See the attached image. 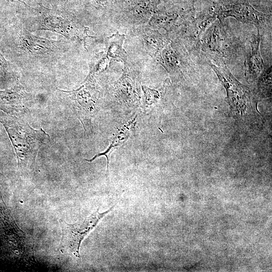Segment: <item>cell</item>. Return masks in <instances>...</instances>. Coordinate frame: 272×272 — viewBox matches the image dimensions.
<instances>
[{
	"mask_svg": "<svg viewBox=\"0 0 272 272\" xmlns=\"http://www.w3.org/2000/svg\"><path fill=\"white\" fill-rule=\"evenodd\" d=\"M208 62L225 87L230 105L232 107H244L250 99L249 89L237 80L223 62L216 65L210 60Z\"/></svg>",
	"mask_w": 272,
	"mask_h": 272,
	"instance_id": "5",
	"label": "cell"
},
{
	"mask_svg": "<svg viewBox=\"0 0 272 272\" xmlns=\"http://www.w3.org/2000/svg\"><path fill=\"white\" fill-rule=\"evenodd\" d=\"M136 34L144 49L157 61L160 56L161 51L170 43L167 35L162 34L156 29L150 27L139 29Z\"/></svg>",
	"mask_w": 272,
	"mask_h": 272,
	"instance_id": "8",
	"label": "cell"
},
{
	"mask_svg": "<svg viewBox=\"0 0 272 272\" xmlns=\"http://www.w3.org/2000/svg\"><path fill=\"white\" fill-rule=\"evenodd\" d=\"M124 39V35L116 32L106 37L105 44L108 57L120 60L126 65L127 54L123 47Z\"/></svg>",
	"mask_w": 272,
	"mask_h": 272,
	"instance_id": "12",
	"label": "cell"
},
{
	"mask_svg": "<svg viewBox=\"0 0 272 272\" xmlns=\"http://www.w3.org/2000/svg\"><path fill=\"white\" fill-rule=\"evenodd\" d=\"M212 11L220 21L227 17L254 25L258 30L262 29L269 16L255 10L247 0H224L214 3Z\"/></svg>",
	"mask_w": 272,
	"mask_h": 272,
	"instance_id": "3",
	"label": "cell"
},
{
	"mask_svg": "<svg viewBox=\"0 0 272 272\" xmlns=\"http://www.w3.org/2000/svg\"><path fill=\"white\" fill-rule=\"evenodd\" d=\"M219 23L213 24L207 31L202 42V49L209 54L222 56L224 53V40Z\"/></svg>",
	"mask_w": 272,
	"mask_h": 272,
	"instance_id": "11",
	"label": "cell"
},
{
	"mask_svg": "<svg viewBox=\"0 0 272 272\" xmlns=\"http://www.w3.org/2000/svg\"><path fill=\"white\" fill-rule=\"evenodd\" d=\"M117 97L128 105L139 102L141 98L140 85L136 76L124 65L121 77L114 84Z\"/></svg>",
	"mask_w": 272,
	"mask_h": 272,
	"instance_id": "6",
	"label": "cell"
},
{
	"mask_svg": "<svg viewBox=\"0 0 272 272\" xmlns=\"http://www.w3.org/2000/svg\"><path fill=\"white\" fill-rule=\"evenodd\" d=\"M161 1V0H160Z\"/></svg>",
	"mask_w": 272,
	"mask_h": 272,
	"instance_id": "17",
	"label": "cell"
},
{
	"mask_svg": "<svg viewBox=\"0 0 272 272\" xmlns=\"http://www.w3.org/2000/svg\"><path fill=\"white\" fill-rule=\"evenodd\" d=\"M179 17L177 14L161 13L158 10L152 16L148 23L152 29L162 28L169 31L180 22Z\"/></svg>",
	"mask_w": 272,
	"mask_h": 272,
	"instance_id": "13",
	"label": "cell"
},
{
	"mask_svg": "<svg viewBox=\"0 0 272 272\" xmlns=\"http://www.w3.org/2000/svg\"><path fill=\"white\" fill-rule=\"evenodd\" d=\"M114 207L102 213H100L98 209L89 216L74 224L60 221L61 234L59 246L61 251L80 258V247L82 242Z\"/></svg>",
	"mask_w": 272,
	"mask_h": 272,
	"instance_id": "2",
	"label": "cell"
},
{
	"mask_svg": "<svg viewBox=\"0 0 272 272\" xmlns=\"http://www.w3.org/2000/svg\"><path fill=\"white\" fill-rule=\"evenodd\" d=\"M3 123L15 150L19 170L23 174L32 172L38 151L49 142V135L41 128L34 129L23 120L10 125Z\"/></svg>",
	"mask_w": 272,
	"mask_h": 272,
	"instance_id": "1",
	"label": "cell"
},
{
	"mask_svg": "<svg viewBox=\"0 0 272 272\" xmlns=\"http://www.w3.org/2000/svg\"><path fill=\"white\" fill-rule=\"evenodd\" d=\"M157 61L171 75L176 74L179 71V59L170 43L161 51L160 56Z\"/></svg>",
	"mask_w": 272,
	"mask_h": 272,
	"instance_id": "14",
	"label": "cell"
},
{
	"mask_svg": "<svg viewBox=\"0 0 272 272\" xmlns=\"http://www.w3.org/2000/svg\"><path fill=\"white\" fill-rule=\"evenodd\" d=\"M92 81L93 79L87 77L80 88L66 92L70 94L73 108L84 127L98 109L97 101L99 92L92 85Z\"/></svg>",
	"mask_w": 272,
	"mask_h": 272,
	"instance_id": "4",
	"label": "cell"
},
{
	"mask_svg": "<svg viewBox=\"0 0 272 272\" xmlns=\"http://www.w3.org/2000/svg\"><path fill=\"white\" fill-rule=\"evenodd\" d=\"M128 132H123L122 133V132H120L111 140L110 144L106 151L95 155L92 158L90 159H85V160L89 162H92L100 156H105L107 160L106 174L107 176L109 170V158L111 153H112L113 151L120 147L121 145H123L128 139Z\"/></svg>",
	"mask_w": 272,
	"mask_h": 272,
	"instance_id": "15",
	"label": "cell"
},
{
	"mask_svg": "<svg viewBox=\"0 0 272 272\" xmlns=\"http://www.w3.org/2000/svg\"><path fill=\"white\" fill-rule=\"evenodd\" d=\"M142 88L144 92V100L147 104L150 105L157 101L160 96V91L144 86H142Z\"/></svg>",
	"mask_w": 272,
	"mask_h": 272,
	"instance_id": "16",
	"label": "cell"
},
{
	"mask_svg": "<svg viewBox=\"0 0 272 272\" xmlns=\"http://www.w3.org/2000/svg\"><path fill=\"white\" fill-rule=\"evenodd\" d=\"M23 96L17 90L0 91V110L12 115L25 113L28 108L24 103Z\"/></svg>",
	"mask_w": 272,
	"mask_h": 272,
	"instance_id": "10",
	"label": "cell"
},
{
	"mask_svg": "<svg viewBox=\"0 0 272 272\" xmlns=\"http://www.w3.org/2000/svg\"><path fill=\"white\" fill-rule=\"evenodd\" d=\"M260 42L259 33L250 42L244 62L246 74L249 78H256L264 69V63L260 52Z\"/></svg>",
	"mask_w": 272,
	"mask_h": 272,
	"instance_id": "9",
	"label": "cell"
},
{
	"mask_svg": "<svg viewBox=\"0 0 272 272\" xmlns=\"http://www.w3.org/2000/svg\"><path fill=\"white\" fill-rule=\"evenodd\" d=\"M160 0H126L124 12L129 22L141 24L148 22L158 11Z\"/></svg>",
	"mask_w": 272,
	"mask_h": 272,
	"instance_id": "7",
	"label": "cell"
}]
</instances>
